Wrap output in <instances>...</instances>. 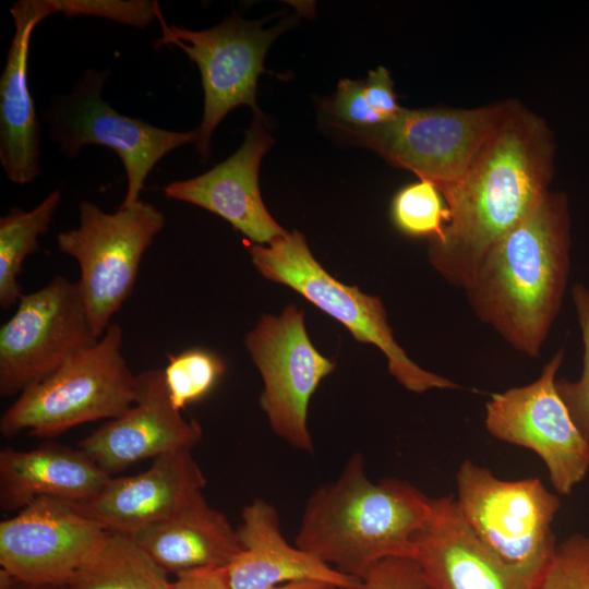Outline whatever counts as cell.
Segmentation results:
<instances>
[{"label": "cell", "mask_w": 589, "mask_h": 589, "mask_svg": "<svg viewBox=\"0 0 589 589\" xmlns=\"http://www.w3.org/2000/svg\"><path fill=\"white\" fill-rule=\"evenodd\" d=\"M555 153L545 120L510 99L465 176L441 192L450 218L429 259L450 285L466 289L490 249L550 190Z\"/></svg>", "instance_id": "cell-1"}, {"label": "cell", "mask_w": 589, "mask_h": 589, "mask_svg": "<svg viewBox=\"0 0 589 589\" xmlns=\"http://www.w3.org/2000/svg\"><path fill=\"white\" fill-rule=\"evenodd\" d=\"M569 250L567 195L549 190L482 260L465 289L474 314L517 351L538 357L562 304Z\"/></svg>", "instance_id": "cell-2"}, {"label": "cell", "mask_w": 589, "mask_h": 589, "mask_svg": "<svg viewBox=\"0 0 589 589\" xmlns=\"http://www.w3.org/2000/svg\"><path fill=\"white\" fill-rule=\"evenodd\" d=\"M433 498L399 479L373 482L353 453L338 478L308 498L296 545L335 569L363 579L380 562L414 560Z\"/></svg>", "instance_id": "cell-3"}, {"label": "cell", "mask_w": 589, "mask_h": 589, "mask_svg": "<svg viewBox=\"0 0 589 589\" xmlns=\"http://www.w3.org/2000/svg\"><path fill=\"white\" fill-rule=\"evenodd\" d=\"M123 329L111 323L99 340L22 392L0 418V432L53 437L82 423L115 419L136 399V374L122 352Z\"/></svg>", "instance_id": "cell-4"}, {"label": "cell", "mask_w": 589, "mask_h": 589, "mask_svg": "<svg viewBox=\"0 0 589 589\" xmlns=\"http://www.w3.org/2000/svg\"><path fill=\"white\" fill-rule=\"evenodd\" d=\"M456 504L479 540L536 587L556 549L557 495L538 478L504 480L470 460L456 476Z\"/></svg>", "instance_id": "cell-5"}, {"label": "cell", "mask_w": 589, "mask_h": 589, "mask_svg": "<svg viewBox=\"0 0 589 589\" xmlns=\"http://www.w3.org/2000/svg\"><path fill=\"white\" fill-rule=\"evenodd\" d=\"M249 253L263 277L296 290L344 324L358 341L382 350L389 373L408 390L424 393L458 387L410 360L394 338L382 301L329 275L312 255L302 233L288 232L267 247L251 244Z\"/></svg>", "instance_id": "cell-6"}, {"label": "cell", "mask_w": 589, "mask_h": 589, "mask_svg": "<svg viewBox=\"0 0 589 589\" xmlns=\"http://www.w3.org/2000/svg\"><path fill=\"white\" fill-rule=\"evenodd\" d=\"M509 101L478 108H402L393 119L375 125H334L354 143L432 182L442 192L465 176Z\"/></svg>", "instance_id": "cell-7"}, {"label": "cell", "mask_w": 589, "mask_h": 589, "mask_svg": "<svg viewBox=\"0 0 589 589\" xmlns=\"http://www.w3.org/2000/svg\"><path fill=\"white\" fill-rule=\"evenodd\" d=\"M164 225V214L142 200L115 213L83 201L79 227L58 235L59 251L80 266L77 281L99 338L133 291L142 257Z\"/></svg>", "instance_id": "cell-8"}, {"label": "cell", "mask_w": 589, "mask_h": 589, "mask_svg": "<svg viewBox=\"0 0 589 589\" xmlns=\"http://www.w3.org/2000/svg\"><path fill=\"white\" fill-rule=\"evenodd\" d=\"M99 340L79 281L53 277L22 294L0 327V394L20 395Z\"/></svg>", "instance_id": "cell-9"}, {"label": "cell", "mask_w": 589, "mask_h": 589, "mask_svg": "<svg viewBox=\"0 0 589 589\" xmlns=\"http://www.w3.org/2000/svg\"><path fill=\"white\" fill-rule=\"evenodd\" d=\"M157 21L163 34L155 47L177 46L200 69L204 112L195 149L206 160L211 137L229 111L247 105L255 116H264L256 105L257 80L261 73L266 72L264 59L268 48L291 24V20L263 29L262 21L249 22L235 14L215 27L191 31L168 24L159 9Z\"/></svg>", "instance_id": "cell-10"}, {"label": "cell", "mask_w": 589, "mask_h": 589, "mask_svg": "<svg viewBox=\"0 0 589 589\" xmlns=\"http://www.w3.org/2000/svg\"><path fill=\"white\" fill-rule=\"evenodd\" d=\"M564 360L560 349L532 383L493 394L485 428L502 442L536 453L561 495L569 494L589 470V441L574 423L556 388Z\"/></svg>", "instance_id": "cell-11"}, {"label": "cell", "mask_w": 589, "mask_h": 589, "mask_svg": "<svg viewBox=\"0 0 589 589\" xmlns=\"http://www.w3.org/2000/svg\"><path fill=\"white\" fill-rule=\"evenodd\" d=\"M108 71L87 70L71 95L53 109L52 135L61 153L75 158L85 145H103L121 158L128 189L120 207L140 199L154 166L171 151L196 143L197 130L177 132L154 127L116 111L101 96Z\"/></svg>", "instance_id": "cell-12"}, {"label": "cell", "mask_w": 589, "mask_h": 589, "mask_svg": "<svg viewBox=\"0 0 589 589\" xmlns=\"http://www.w3.org/2000/svg\"><path fill=\"white\" fill-rule=\"evenodd\" d=\"M245 346L264 381L260 405L272 430L290 446L313 453L308 407L335 363L311 342L303 311L288 305L278 317L264 315L248 334Z\"/></svg>", "instance_id": "cell-13"}, {"label": "cell", "mask_w": 589, "mask_h": 589, "mask_svg": "<svg viewBox=\"0 0 589 589\" xmlns=\"http://www.w3.org/2000/svg\"><path fill=\"white\" fill-rule=\"evenodd\" d=\"M109 533L74 503L37 498L0 522L1 570L29 584L64 585Z\"/></svg>", "instance_id": "cell-14"}, {"label": "cell", "mask_w": 589, "mask_h": 589, "mask_svg": "<svg viewBox=\"0 0 589 589\" xmlns=\"http://www.w3.org/2000/svg\"><path fill=\"white\" fill-rule=\"evenodd\" d=\"M202 438L195 420H185L170 400L163 370L136 374V399L79 443L108 474L147 458L193 448Z\"/></svg>", "instance_id": "cell-15"}, {"label": "cell", "mask_w": 589, "mask_h": 589, "mask_svg": "<svg viewBox=\"0 0 589 589\" xmlns=\"http://www.w3.org/2000/svg\"><path fill=\"white\" fill-rule=\"evenodd\" d=\"M205 485L191 448H181L154 458L139 474L111 478L96 497L74 504L108 531L131 534L180 512Z\"/></svg>", "instance_id": "cell-16"}, {"label": "cell", "mask_w": 589, "mask_h": 589, "mask_svg": "<svg viewBox=\"0 0 589 589\" xmlns=\"http://www.w3.org/2000/svg\"><path fill=\"white\" fill-rule=\"evenodd\" d=\"M265 122V116H255L233 155L201 176L169 183L165 195L223 217L253 242L269 244L287 235L266 209L259 187L261 160L274 143Z\"/></svg>", "instance_id": "cell-17"}, {"label": "cell", "mask_w": 589, "mask_h": 589, "mask_svg": "<svg viewBox=\"0 0 589 589\" xmlns=\"http://www.w3.org/2000/svg\"><path fill=\"white\" fill-rule=\"evenodd\" d=\"M414 561L426 589H536L493 554L464 520L455 497L433 498Z\"/></svg>", "instance_id": "cell-18"}, {"label": "cell", "mask_w": 589, "mask_h": 589, "mask_svg": "<svg viewBox=\"0 0 589 589\" xmlns=\"http://www.w3.org/2000/svg\"><path fill=\"white\" fill-rule=\"evenodd\" d=\"M237 534L242 550L223 568L229 589H271L300 580L338 589H360L362 580L344 574L283 537L274 505L256 498L244 506Z\"/></svg>", "instance_id": "cell-19"}, {"label": "cell", "mask_w": 589, "mask_h": 589, "mask_svg": "<svg viewBox=\"0 0 589 589\" xmlns=\"http://www.w3.org/2000/svg\"><path fill=\"white\" fill-rule=\"evenodd\" d=\"M15 32L0 79V161L10 181L32 182L40 175V124L27 81L34 28L55 14L51 0H21L11 7Z\"/></svg>", "instance_id": "cell-20"}, {"label": "cell", "mask_w": 589, "mask_h": 589, "mask_svg": "<svg viewBox=\"0 0 589 589\" xmlns=\"http://www.w3.org/2000/svg\"><path fill=\"white\" fill-rule=\"evenodd\" d=\"M111 477L85 452L53 442L31 450L0 452V507L22 509L40 497L82 504L96 497Z\"/></svg>", "instance_id": "cell-21"}, {"label": "cell", "mask_w": 589, "mask_h": 589, "mask_svg": "<svg viewBox=\"0 0 589 589\" xmlns=\"http://www.w3.org/2000/svg\"><path fill=\"white\" fill-rule=\"evenodd\" d=\"M127 536L176 575L225 568L242 550L237 529L204 495L171 517Z\"/></svg>", "instance_id": "cell-22"}, {"label": "cell", "mask_w": 589, "mask_h": 589, "mask_svg": "<svg viewBox=\"0 0 589 589\" xmlns=\"http://www.w3.org/2000/svg\"><path fill=\"white\" fill-rule=\"evenodd\" d=\"M167 572L129 536L106 542L69 580L65 589H171Z\"/></svg>", "instance_id": "cell-23"}, {"label": "cell", "mask_w": 589, "mask_h": 589, "mask_svg": "<svg viewBox=\"0 0 589 589\" xmlns=\"http://www.w3.org/2000/svg\"><path fill=\"white\" fill-rule=\"evenodd\" d=\"M61 192L55 190L31 211L12 208L0 219V305L19 303L17 276L25 259L39 250V237L48 231L59 206Z\"/></svg>", "instance_id": "cell-24"}, {"label": "cell", "mask_w": 589, "mask_h": 589, "mask_svg": "<svg viewBox=\"0 0 589 589\" xmlns=\"http://www.w3.org/2000/svg\"><path fill=\"white\" fill-rule=\"evenodd\" d=\"M395 226L413 237L440 240L449 223V209L441 191L430 181L420 180L400 189L392 201Z\"/></svg>", "instance_id": "cell-25"}, {"label": "cell", "mask_w": 589, "mask_h": 589, "mask_svg": "<svg viewBox=\"0 0 589 589\" xmlns=\"http://www.w3.org/2000/svg\"><path fill=\"white\" fill-rule=\"evenodd\" d=\"M167 360L164 378L170 400L178 410L208 395L225 373L223 359L203 348L168 353Z\"/></svg>", "instance_id": "cell-26"}, {"label": "cell", "mask_w": 589, "mask_h": 589, "mask_svg": "<svg viewBox=\"0 0 589 589\" xmlns=\"http://www.w3.org/2000/svg\"><path fill=\"white\" fill-rule=\"evenodd\" d=\"M572 296L581 330L584 366L576 382L560 378L556 380V388L574 423L589 441V289L576 284Z\"/></svg>", "instance_id": "cell-27"}, {"label": "cell", "mask_w": 589, "mask_h": 589, "mask_svg": "<svg viewBox=\"0 0 589 589\" xmlns=\"http://www.w3.org/2000/svg\"><path fill=\"white\" fill-rule=\"evenodd\" d=\"M536 589H589V538L574 534L557 544Z\"/></svg>", "instance_id": "cell-28"}, {"label": "cell", "mask_w": 589, "mask_h": 589, "mask_svg": "<svg viewBox=\"0 0 589 589\" xmlns=\"http://www.w3.org/2000/svg\"><path fill=\"white\" fill-rule=\"evenodd\" d=\"M56 13L67 17L80 15L109 19L119 23L144 27L154 19L160 9L157 1H120V0H51Z\"/></svg>", "instance_id": "cell-29"}, {"label": "cell", "mask_w": 589, "mask_h": 589, "mask_svg": "<svg viewBox=\"0 0 589 589\" xmlns=\"http://www.w3.org/2000/svg\"><path fill=\"white\" fill-rule=\"evenodd\" d=\"M330 110L337 122L353 127H370L384 122L383 118L369 105L363 82L341 80L330 103Z\"/></svg>", "instance_id": "cell-30"}, {"label": "cell", "mask_w": 589, "mask_h": 589, "mask_svg": "<svg viewBox=\"0 0 589 589\" xmlns=\"http://www.w3.org/2000/svg\"><path fill=\"white\" fill-rule=\"evenodd\" d=\"M360 589H426V586L414 560L393 557L372 567Z\"/></svg>", "instance_id": "cell-31"}, {"label": "cell", "mask_w": 589, "mask_h": 589, "mask_svg": "<svg viewBox=\"0 0 589 589\" xmlns=\"http://www.w3.org/2000/svg\"><path fill=\"white\" fill-rule=\"evenodd\" d=\"M363 86L369 105L383 118L384 122L401 111L402 107L397 104L393 80L386 68L378 67L370 71Z\"/></svg>", "instance_id": "cell-32"}, {"label": "cell", "mask_w": 589, "mask_h": 589, "mask_svg": "<svg viewBox=\"0 0 589 589\" xmlns=\"http://www.w3.org/2000/svg\"><path fill=\"white\" fill-rule=\"evenodd\" d=\"M171 589H229L223 568L199 569L177 575Z\"/></svg>", "instance_id": "cell-33"}, {"label": "cell", "mask_w": 589, "mask_h": 589, "mask_svg": "<svg viewBox=\"0 0 589 589\" xmlns=\"http://www.w3.org/2000/svg\"><path fill=\"white\" fill-rule=\"evenodd\" d=\"M0 589H65L63 585H37L15 579L4 572L0 573Z\"/></svg>", "instance_id": "cell-34"}, {"label": "cell", "mask_w": 589, "mask_h": 589, "mask_svg": "<svg viewBox=\"0 0 589 589\" xmlns=\"http://www.w3.org/2000/svg\"><path fill=\"white\" fill-rule=\"evenodd\" d=\"M333 586L315 580L291 581L271 589H328ZM336 588V587H335Z\"/></svg>", "instance_id": "cell-35"}, {"label": "cell", "mask_w": 589, "mask_h": 589, "mask_svg": "<svg viewBox=\"0 0 589 589\" xmlns=\"http://www.w3.org/2000/svg\"><path fill=\"white\" fill-rule=\"evenodd\" d=\"M328 589H338V588H335V587H330V588H328Z\"/></svg>", "instance_id": "cell-36"}]
</instances>
